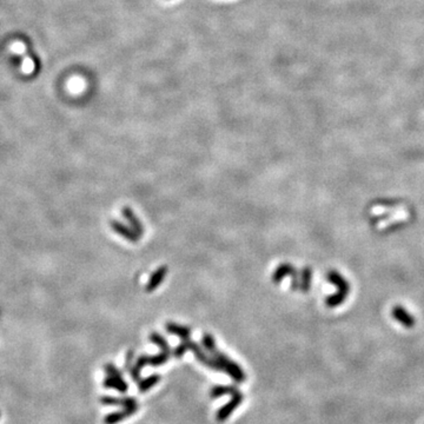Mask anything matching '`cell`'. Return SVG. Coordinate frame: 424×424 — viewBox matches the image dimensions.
I'll use <instances>...</instances> for the list:
<instances>
[{
    "mask_svg": "<svg viewBox=\"0 0 424 424\" xmlns=\"http://www.w3.org/2000/svg\"><path fill=\"white\" fill-rule=\"evenodd\" d=\"M328 280L331 282L334 285L337 286V293L330 296L326 298L325 304L330 308H335L341 305L344 302V299L347 298V296L349 295L350 291V284L344 280V277L341 274H338L337 271H330L328 272Z\"/></svg>",
    "mask_w": 424,
    "mask_h": 424,
    "instance_id": "obj_1",
    "label": "cell"
},
{
    "mask_svg": "<svg viewBox=\"0 0 424 424\" xmlns=\"http://www.w3.org/2000/svg\"><path fill=\"white\" fill-rule=\"evenodd\" d=\"M211 356L213 357L218 363H219L220 371L228 374L229 376L236 382V383H243V382L247 381V375H245V372L242 370L241 366H239L236 362H233L230 357L224 355V353H220L219 350H217L216 353H212Z\"/></svg>",
    "mask_w": 424,
    "mask_h": 424,
    "instance_id": "obj_2",
    "label": "cell"
},
{
    "mask_svg": "<svg viewBox=\"0 0 424 424\" xmlns=\"http://www.w3.org/2000/svg\"><path fill=\"white\" fill-rule=\"evenodd\" d=\"M286 276H291V289L299 290V280H298V272H297L295 266H292L289 263H283L276 269V271L272 275V281L276 284H278Z\"/></svg>",
    "mask_w": 424,
    "mask_h": 424,
    "instance_id": "obj_3",
    "label": "cell"
},
{
    "mask_svg": "<svg viewBox=\"0 0 424 424\" xmlns=\"http://www.w3.org/2000/svg\"><path fill=\"white\" fill-rule=\"evenodd\" d=\"M243 399H244L243 393L239 391V390L236 393H233L231 399H230V401L226 403V404H224L223 407L217 411L216 420L218 421V422H224V421L228 420L229 417L231 416V414L233 413V411H235L236 409H237L239 405H241V403L243 402Z\"/></svg>",
    "mask_w": 424,
    "mask_h": 424,
    "instance_id": "obj_4",
    "label": "cell"
},
{
    "mask_svg": "<svg viewBox=\"0 0 424 424\" xmlns=\"http://www.w3.org/2000/svg\"><path fill=\"white\" fill-rule=\"evenodd\" d=\"M170 356H171V353H166V351H160L159 353H157V355H153V356L144 355V356L138 357L137 360H136L135 365L141 371V369H143L145 365L159 366V365L165 364V363L170 359Z\"/></svg>",
    "mask_w": 424,
    "mask_h": 424,
    "instance_id": "obj_5",
    "label": "cell"
},
{
    "mask_svg": "<svg viewBox=\"0 0 424 424\" xmlns=\"http://www.w3.org/2000/svg\"><path fill=\"white\" fill-rule=\"evenodd\" d=\"M391 315L398 323H401L403 326H405V328H413L415 324H416V320H415V318L411 316V315L409 314L404 308H402V307L393 308L392 311H391Z\"/></svg>",
    "mask_w": 424,
    "mask_h": 424,
    "instance_id": "obj_6",
    "label": "cell"
},
{
    "mask_svg": "<svg viewBox=\"0 0 424 424\" xmlns=\"http://www.w3.org/2000/svg\"><path fill=\"white\" fill-rule=\"evenodd\" d=\"M110 224H111V228L113 229L118 235H120L122 237L127 239V241L133 242V243H135V242H138L139 235L133 231L132 228H129V226L124 225V224L118 222V220H111Z\"/></svg>",
    "mask_w": 424,
    "mask_h": 424,
    "instance_id": "obj_7",
    "label": "cell"
},
{
    "mask_svg": "<svg viewBox=\"0 0 424 424\" xmlns=\"http://www.w3.org/2000/svg\"><path fill=\"white\" fill-rule=\"evenodd\" d=\"M166 274H168V268H166V266H160V268L157 269V270L151 275L150 280H148L146 291L151 292L153 291L154 289H157V287L162 284V282L164 281Z\"/></svg>",
    "mask_w": 424,
    "mask_h": 424,
    "instance_id": "obj_8",
    "label": "cell"
},
{
    "mask_svg": "<svg viewBox=\"0 0 424 424\" xmlns=\"http://www.w3.org/2000/svg\"><path fill=\"white\" fill-rule=\"evenodd\" d=\"M122 213L124 214V217H125L126 219H127V222L130 223V225L132 226L133 231H135L136 233H138L139 236L143 235V233H144L143 223H141V220H139V218L137 216H136L135 212H133L130 208L125 207L122 210Z\"/></svg>",
    "mask_w": 424,
    "mask_h": 424,
    "instance_id": "obj_9",
    "label": "cell"
},
{
    "mask_svg": "<svg viewBox=\"0 0 424 424\" xmlns=\"http://www.w3.org/2000/svg\"><path fill=\"white\" fill-rule=\"evenodd\" d=\"M103 386L107 389H114L117 391L125 393L129 390V384L124 381L123 377H111L107 376L103 381Z\"/></svg>",
    "mask_w": 424,
    "mask_h": 424,
    "instance_id": "obj_10",
    "label": "cell"
},
{
    "mask_svg": "<svg viewBox=\"0 0 424 424\" xmlns=\"http://www.w3.org/2000/svg\"><path fill=\"white\" fill-rule=\"evenodd\" d=\"M165 329L169 334L178 336V337L181 339H189L191 336V329L187 328V326L179 325V324L169 322L166 323Z\"/></svg>",
    "mask_w": 424,
    "mask_h": 424,
    "instance_id": "obj_11",
    "label": "cell"
},
{
    "mask_svg": "<svg viewBox=\"0 0 424 424\" xmlns=\"http://www.w3.org/2000/svg\"><path fill=\"white\" fill-rule=\"evenodd\" d=\"M133 414H135V411L127 410V409H123V410H119V411H114V413L106 415L105 419H104V423L105 424H117V423L122 422V421H124V420L129 419V417H131Z\"/></svg>",
    "mask_w": 424,
    "mask_h": 424,
    "instance_id": "obj_12",
    "label": "cell"
},
{
    "mask_svg": "<svg viewBox=\"0 0 424 424\" xmlns=\"http://www.w3.org/2000/svg\"><path fill=\"white\" fill-rule=\"evenodd\" d=\"M238 391L236 386H214L210 389L211 398H220L225 395H233Z\"/></svg>",
    "mask_w": 424,
    "mask_h": 424,
    "instance_id": "obj_13",
    "label": "cell"
},
{
    "mask_svg": "<svg viewBox=\"0 0 424 424\" xmlns=\"http://www.w3.org/2000/svg\"><path fill=\"white\" fill-rule=\"evenodd\" d=\"M133 356H135V353H133L132 350H130L129 353H127L126 355V362H125V368L126 370L129 371L130 376L135 382H138L141 380V370L137 368V366L135 365V363H133Z\"/></svg>",
    "mask_w": 424,
    "mask_h": 424,
    "instance_id": "obj_14",
    "label": "cell"
},
{
    "mask_svg": "<svg viewBox=\"0 0 424 424\" xmlns=\"http://www.w3.org/2000/svg\"><path fill=\"white\" fill-rule=\"evenodd\" d=\"M160 380H162V376L158 374H153L150 375L148 377H145L144 380H141L138 382V390L139 392H146L150 389H152V388L156 386V384H158Z\"/></svg>",
    "mask_w": 424,
    "mask_h": 424,
    "instance_id": "obj_15",
    "label": "cell"
},
{
    "mask_svg": "<svg viewBox=\"0 0 424 424\" xmlns=\"http://www.w3.org/2000/svg\"><path fill=\"white\" fill-rule=\"evenodd\" d=\"M311 280H313V270L310 268H304L301 272V280H299V290L303 292H308L311 287Z\"/></svg>",
    "mask_w": 424,
    "mask_h": 424,
    "instance_id": "obj_16",
    "label": "cell"
},
{
    "mask_svg": "<svg viewBox=\"0 0 424 424\" xmlns=\"http://www.w3.org/2000/svg\"><path fill=\"white\" fill-rule=\"evenodd\" d=\"M150 341L152 342L153 344L158 345L160 349H162V351H166V353H171V348H170L168 341H166V339L164 337H163L162 335H159L158 332H152V334L150 335Z\"/></svg>",
    "mask_w": 424,
    "mask_h": 424,
    "instance_id": "obj_17",
    "label": "cell"
},
{
    "mask_svg": "<svg viewBox=\"0 0 424 424\" xmlns=\"http://www.w3.org/2000/svg\"><path fill=\"white\" fill-rule=\"evenodd\" d=\"M202 343H203V347H204V349L207 350L208 353H210L211 355L218 350L216 347V342H214V338L212 337V335L210 334H204V336H203L202 338Z\"/></svg>",
    "mask_w": 424,
    "mask_h": 424,
    "instance_id": "obj_18",
    "label": "cell"
},
{
    "mask_svg": "<svg viewBox=\"0 0 424 424\" xmlns=\"http://www.w3.org/2000/svg\"><path fill=\"white\" fill-rule=\"evenodd\" d=\"M101 403L106 407H122V398L113 397V396H103Z\"/></svg>",
    "mask_w": 424,
    "mask_h": 424,
    "instance_id": "obj_19",
    "label": "cell"
},
{
    "mask_svg": "<svg viewBox=\"0 0 424 424\" xmlns=\"http://www.w3.org/2000/svg\"><path fill=\"white\" fill-rule=\"evenodd\" d=\"M104 371L106 372V375H107V376L123 377V372L120 371L116 365L111 364V363H107V364L104 365Z\"/></svg>",
    "mask_w": 424,
    "mask_h": 424,
    "instance_id": "obj_20",
    "label": "cell"
}]
</instances>
